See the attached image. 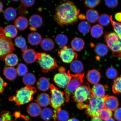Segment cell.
<instances>
[{"instance_id":"6da1fadb","label":"cell","mask_w":121,"mask_h":121,"mask_svg":"<svg viewBox=\"0 0 121 121\" xmlns=\"http://www.w3.org/2000/svg\"><path fill=\"white\" fill-rule=\"evenodd\" d=\"M55 10L54 19L60 26L73 25L78 21L80 11L72 1H69L60 4Z\"/></svg>"},{"instance_id":"7a4b0ae2","label":"cell","mask_w":121,"mask_h":121,"mask_svg":"<svg viewBox=\"0 0 121 121\" xmlns=\"http://www.w3.org/2000/svg\"><path fill=\"white\" fill-rule=\"evenodd\" d=\"M92 95L90 85L84 83L75 91L72 98L77 103L78 108L82 110L87 108Z\"/></svg>"},{"instance_id":"3957f363","label":"cell","mask_w":121,"mask_h":121,"mask_svg":"<svg viewBox=\"0 0 121 121\" xmlns=\"http://www.w3.org/2000/svg\"><path fill=\"white\" fill-rule=\"evenodd\" d=\"M37 91L35 87L26 86L17 90L16 95L10 97L9 100L14 102L18 106L23 105L33 100L34 95Z\"/></svg>"},{"instance_id":"277c9868","label":"cell","mask_w":121,"mask_h":121,"mask_svg":"<svg viewBox=\"0 0 121 121\" xmlns=\"http://www.w3.org/2000/svg\"><path fill=\"white\" fill-rule=\"evenodd\" d=\"M36 61L43 72H48L58 67L55 59L45 52H37Z\"/></svg>"},{"instance_id":"5b68a950","label":"cell","mask_w":121,"mask_h":121,"mask_svg":"<svg viewBox=\"0 0 121 121\" xmlns=\"http://www.w3.org/2000/svg\"><path fill=\"white\" fill-rule=\"evenodd\" d=\"M105 98H98L92 95L85 111L86 114L92 118L99 117L100 113L104 108Z\"/></svg>"},{"instance_id":"8992f818","label":"cell","mask_w":121,"mask_h":121,"mask_svg":"<svg viewBox=\"0 0 121 121\" xmlns=\"http://www.w3.org/2000/svg\"><path fill=\"white\" fill-rule=\"evenodd\" d=\"M84 75L83 73L75 74H71V80L64 90L66 102H69L71 95L84 83L83 78Z\"/></svg>"},{"instance_id":"52a82bcc","label":"cell","mask_w":121,"mask_h":121,"mask_svg":"<svg viewBox=\"0 0 121 121\" xmlns=\"http://www.w3.org/2000/svg\"><path fill=\"white\" fill-rule=\"evenodd\" d=\"M104 41L112 53L121 51V39L114 32H109L104 36Z\"/></svg>"},{"instance_id":"ba28073f","label":"cell","mask_w":121,"mask_h":121,"mask_svg":"<svg viewBox=\"0 0 121 121\" xmlns=\"http://www.w3.org/2000/svg\"><path fill=\"white\" fill-rule=\"evenodd\" d=\"M50 88L51 94V106L54 111H55L61 108V107L64 105V93L53 84L50 85Z\"/></svg>"},{"instance_id":"9c48e42d","label":"cell","mask_w":121,"mask_h":121,"mask_svg":"<svg viewBox=\"0 0 121 121\" xmlns=\"http://www.w3.org/2000/svg\"><path fill=\"white\" fill-rule=\"evenodd\" d=\"M15 50L11 39L6 37L4 34L0 36V60H4L7 55L13 53Z\"/></svg>"},{"instance_id":"30bf717a","label":"cell","mask_w":121,"mask_h":121,"mask_svg":"<svg viewBox=\"0 0 121 121\" xmlns=\"http://www.w3.org/2000/svg\"><path fill=\"white\" fill-rule=\"evenodd\" d=\"M59 56L64 62L71 63L78 58V54L72 48L67 46L63 47L58 51Z\"/></svg>"},{"instance_id":"8fae6325","label":"cell","mask_w":121,"mask_h":121,"mask_svg":"<svg viewBox=\"0 0 121 121\" xmlns=\"http://www.w3.org/2000/svg\"><path fill=\"white\" fill-rule=\"evenodd\" d=\"M71 78V73L68 71L67 73L60 72L56 74L54 77V81L59 87L64 88L67 86Z\"/></svg>"},{"instance_id":"7c38bea8","label":"cell","mask_w":121,"mask_h":121,"mask_svg":"<svg viewBox=\"0 0 121 121\" xmlns=\"http://www.w3.org/2000/svg\"><path fill=\"white\" fill-rule=\"evenodd\" d=\"M104 108L111 111H115L118 108L119 104L116 97L107 95L104 97Z\"/></svg>"},{"instance_id":"4fadbf2b","label":"cell","mask_w":121,"mask_h":121,"mask_svg":"<svg viewBox=\"0 0 121 121\" xmlns=\"http://www.w3.org/2000/svg\"><path fill=\"white\" fill-rule=\"evenodd\" d=\"M86 78L89 83L95 85L99 82L101 78V74L96 69H92L88 72Z\"/></svg>"},{"instance_id":"5bb4252c","label":"cell","mask_w":121,"mask_h":121,"mask_svg":"<svg viewBox=\"0 0 121 121\" xmlns=\"http://www.w3.org/2000/svg\"><path fill=\"white\" fill-rule=\"evenodd\" d=\"M37 54L34 49H28L23 53L22 58L25 62L28 64H32L37 60Z\"/></svg>"},{"instance_id":"9a60e30c","label":"cell","mask_w":121,"mask_h":121,"mask_svg":"<svg viewBox=\"0 0 121 121\" xmlns=\"http://www.w3.org/2000/svg\"><path fill=\"white\" fill-rule=\"evenodd\" d=\"M28 114L31 117H37L41 114L42 112L41 107L36 103H32L28 105L27 108Z\"/></svg>"},{"instance_id":"2e32d148","label":"cell","mask_w":121,"mask_h":121,"mask_svg":"<svg viewBox=\"0 0 121 121\" xmlns=\"http://www.w3.org/2000/svg\"><path fill=\"white\" fill-rule=\"evenodd\" d=\"M105 86L99 84L93 86L91 90L93 96L97 97L104 98L105 96Z\"/></svg>"},{"instance_id":"e0dca14e","label":"cell","mask_w":121,"mask_h":121,"mask_svg":"<svg viewBox=\"0 0 121 121\" xmlns=\"http://www.w3.org/2000/svg\"><path fill=\"white\" fill-rule=\"evenodd\" d=\"M30 27L35 29L40 28L43 24V20L41 17L37 14L32 16L29 19Z\"/></svg>"},{"instance_id":"ac0fdd59","label":"cell","mask_w":121,"mask_h":121,"mask_svg":"<svg viewBox=\"0 0 121 121\" xmlns=\"http://www.w3.org/2000/svg\"><path fill=\"white\" fill-rule=\"evenodd\" d=\"M85 43L84 40L81 38L76 37L72 40L71 46L74 51L80 52L84 48Z\"/></svg>"},{"instance_id":"d6986e66","label":"cell","mask_w":121,"mask_h":121,"mask_svg":"<svg viewBox=\"0 0 121 121\" xmlns=\"http://www.w3.org/2000/svg\"><path fill=\"white\" fill-rule=\"evenodd\" d=\"M15 26L21 31L26 29L28 26V22L26 17L19 16L17 18L14 22Z\"/></svg>"},{"instance_id":"ffe728a7","label":"cell","mask_w":121,"mask_h":121,"mask_svg":"<svg viewBox=\"0 0 121 121\" xmlns=\"http://www.w3.org/2000/svg\"><path fill=\"white\" fill-rule=\"evenodd\" d=\"M51 98L49 95L45 93H41L37 98V104L42 107L47 106L51 103Z\"/></svg>"},{"instance_id":"44dd1931","label":"cell","mask_w":121,"mask_h":121,"mask_svg":"<svg viewBox=\"0 0 121 121\" xmlns=\"http://www.w3.org/2000/svg\"><path fill=\"white\" fill-rule=\"evenodd\" d=\"M28 40L31 45H37L40 44L42 41V36L39 33L34 32L28 35Z\"/></svg>"},{"instance_id":"7402d4cb","label":"cell","mask_w":121,"mask_h":121,"mask_svg":"<svg viewBox=\"0 0 121 121\" xmlns=\"http://www.w3.org/2000/svg\"><path fill=\"white\" fill-rule=\"evenodd\" d=\"M86 16L88 22L90 23H94L97 22L99 16L97 11L91 9L87 10Z\"/></svg>"},{"instance_id":"603a6c76","label":"cell","mask_w":121,"mask_h":121,"mask_svg":"<svg viewBox=\"0 0 121 121\" xmlns=\"http://www.w3.org/2000/svg\"><path fill=\"white\" fill-rule=\"evenodd\" d=\"M41 47L45 51H51L55 48V45L52 39L49 38H45L42 40Z\"/></svg>"},{"instance_id":"cb8c5ba5","label":"cell","mask_w":121,"mask_h":121,"mask_svg":"<svg viewBox=\"0 0 121 121\" xmlns=\"http://www.w3.org/2000/svg\"><path fill=\"white\" fill-rule=\"evenodd\" d=\"M50 85L49 80L44 77L39 78L37 82L38 89L43 91H46L49 90Z\"/></svg>"},{"instance_id":"d4e9b609","label":"cell","mask_w":121,"mask_h":121,"mask_svg":"<svg viewBox=\"0 0 121 121\" xmlns=\"http://www.w3.org/2000/svg\"><path fill=\"white\" fill-rule=\"evenodd\" d=\"M4 74L7 79L10 81H13L16 79L17 77V71L14 68L9 66L4 68Z\"/></svg>"},{"instance_id":"484cf974","label":"cell","mask_w":121,"mask_h":121,"mask_svg":"<svg viewBox=\"0 0 121 121\" xmlns=\"http://www.w3.org/2000/svg\"><path fill=\"white\" fill-rule=\"evenodd\" d=\"M4 35L9 38H13L16 37L18 31L16 27L13 25H9L6 26L4 30Z\"/></svg>"},{"instance_id":"4316f807","label":"cell","mask_w":121,"mask_h":121,"mask_svg":"<svg viewBox=\"0 0 121 121\" xmlns=\"http://www.w3.org/2000/svg\"><path fill=\"white\" fill-rule=\"evenodd\" d=\"M4 19L7 20L13 21L16 19L17 16V13L13 8L9 7L4 10Z\"/></svg>"},{"instance_id":"83f0119b","label":"cell","mask_w":121,"mask_h":121,"mask_svg":"<svg viewBox=\"0 0 121 121\" xmlns=\"http://www.w3.org/2000/svg\"><path fill=\"white\" fill-rule=\"evenodd\" d=\"M4 60L6 65L12 67L16 66L18 64L19 59L16 54L13 53L7 55Z\"/></svg>"},{"instance_id":"f1b7e54d","label":"cell","mask_w":121,"mask_h":121,"mask_svg":"<svg viewBox=\"0 0 121 121\" xmlns=\"http://www.w3.org/2000/svg\"><path fill=\"white\" fill-rule=\"evenodd\" d=\"M70 68L73 72L77 74L81 73L84 69V66L81 61L75 60L72 62Z\"/></svg>"},{"instance_id":"f546056e","label":"cell","mask_w":121,"mask_h":121,"mask_svg":"<svg viewBox=\"0 0 121 121\" xmlns=\"http://www.w3.org/2000/svg\"><path fill=\"white\" fill-rule=\"evenodd\" d=\"M108 47L104 43H99L95 47V52L99 56H105L108 53Z\"/></svg>"},{"instance_id":"4dcf8cb0","label":"cell","mask_w":121,"mask_h":121,"mask_svg":"<svg viewBox=\"0 0 121 121\" xmlns=\"http://www.w3.org/2000/svg\"><path fill=\"white\" fill-rule=\"evenodd\" d=\"M54 112L56 116V119L58 121H67L69 120V113L66 110L60 108L54 111Z\"/></svg>"},{"instance_id":"1f68e13d","label":"cell","mask_w":121,"mask_h":121,"mask_svg":"<svg viewBox=\"0 0 121 121\" xmlns=\"http://www.w3.org/2000/svg\"><path fill=\"white\" fill-rule=\"evenodd\" d=\"M91 35L95 39L100 37L104 34V29L101 25L97 24L92 27L91 31Z\"/></svg>"},{"instance_id":"d6a6232c","label":"cell","mask_w":121,"mask_h":121,"mask_svg":"<svg viewBox=\"0 0 121 121\" xmlns=\"http://www.w3.org/2000/svg\"><path fill=\"white\" fill-rule=\"evenodd\" d=\"M56 43L62 48L66 46L68 42V38L66 35L60 34L57 35L55 39Z\"/></svg>"},{"instance_id":"836d02e7","label":"cell","mask_w":121,"mask_h":121,"mask_svg":"<svg viewBox=\"0 0 121 121\" xmlns=\"http://www.w3.org/2000/svg\"><path fill=\"white\" fill-rule=\"evenodd\" d=\"M15 43L16 46L21 49L23 52H25L28 49L25 39L22 36L17 37L15 40Z\"/></svg>"},{"instance_id":"e575fe53","label":"cell","mask_w":121,"mask_h":121,"mask_svg":"<svg viewBox=\"0 0 121 121\" xmlns=\"http://www.w3.org/2000/svg\"><path fill=\"white\" fill-rule=\"evenodd\" d=\"M91 26L88 22L83 21L80 23L78 26V30L80 33L83 35L87 34L90 32Z\"/></svg>"},{"instance_id":"d590c367","label":"cell","mask_w":121,"mask_h":121,"mask_svg":"<svg viewBox=\"0 0 121 121\" xmlns=\"http://www.w3.org/2000/svg\"><path fill=\"white\" fill-rule=\"evenodd\" d=\"M23 82L26 85L31 86L35 84L36 81L35 76L33 74L27 73L22 78Z\"/></svg>"},{"instance_id":"8d00e7d4","label":"cell","mask_w":121,"mask_h":121,"mask_svg":"<svg viewBox=\"0 0 121 121\" xmlns=\"http://www.w3.org/2000/svg\"><path fill=\"white\" fill-rule=\"evenodd\" d=\"M53 114L52 110L50 108H45L42 110L41 117L44 121H49L52 119Z\"/></svg>"},{"instance_id":"74e56055","label":"cell","mask_w":121,"mask_h":121,"mask_svg":"<svg viewBox=\"0 0 121 121\" xmlns=\"http://www.w3.org/2000/svg\"><path fill=\"white\" fill-rule=\"evenodd\" d=\"M113 93L116 95L121 94V76L114 80L112 86Z\"/></svg>"},{"instance_id":"f35d334b","label":"cell","mask_w":121,"mask_h":121,"mask_svg":"<svg viewBox=\"0 0 121 121\" xmlns=\"http://www.w3.org/2000/svg\"><path fill=\"white\" fill-rule=\"evenodd\" d=\"M98 21L99 24L103 26H108L111 22L110 16L105 13L100 15Z\"/></svg>"},{"instance_id":"ab89813d","label":"cell","mask_w":121,"mask_h":121,"mask_svg":"<svg viewBox=\"0 0 121 121\" xmlns=\"http://www.w3.org/2000/svg\"><path fill=\"white\" fill-rule=\"evenodd\" d=\"M105 74L107 78L111 79H116L118 75L117 69L112 67L108 68L106 71Z\"/></svg>"},{"instance_id":"60d3db41","label":"cell","mask_w":121,"mask_h":121,"mask_svg":"<svg viewBox=\"0 0 121 121\" xmlns=\"http://www.w3.org/2000/svg\"><path fill=\"white\" fill-rule=\"evenodd\" d=\"M0 118L2 121H15L10 112L4 110L0 112Z\"/></svg>"},{"instance_id":"b9f144b4","label":"cell","mask_w":121,"mask_h":121,"mask_svg":"<svg viewBox=\"0 0 121 121\" xmlns=\"http://www.w3.org/2000/svg\"><path fill=\"white\" fill-rule=\"evenodd\" d=\"M112 111L105 108H104L100 113L99 117L102 120H105L112 117Z\"/></svg>"},{"instance_id":"7bdbcfd3","label":"cell","mask_w":121,"mask_h":121,"mask_svg":"<svg viewBox=\"0 0 121 121\" xmlns=\"http://www.w3.org/2000/svg\"><path fill=\"white\" fill-rule=\"evenodd\" d=\"M110 17L111 22L113 27V30L121 39V23L113 21L112 15L110 16Z\"/></svg>"},{"instance_id":"ee69618b","label":"cell","mask_w":121,"mask_h":121,"mask_svg":"<svg viewBox=\"0 0 121 121\" xmlns=\"http://www.w3.org/2000/svg\"><path fill=\"white\" fill-rule=\"evenodd\" d=\"M17 73L20 76H24L28 72L27 66L22 63H20L18 65L17 68Z\"/></svg>"},{"instance_id":"f6af8a7d","label":"cell","mask_w":121,"mask_h":121,"mask_svg":"<svg viewBox=\"0 0 121 121\" xmlns=\"http://www.w3.org/2000/svg\"><path fill=\"white\" fill-rule=\"evenodd\" d=\"M100 0H85L84 4L86 7L91 9L94 8L98 5L101 2Z\"/></svg>"},{"instance_id":"bcb514c9","label":"cell","mask_w":121,"mask_h":121,"mask_svg":"<svg viewBox=\"0 0 121 121\" xmlns=\"http://www.w3.org/2000/svg\"><path fill=\"white\" fill-rule=\"evenodd\" d=\"M105 4L107 6L110 8H114L117 6L118 1V0H105Z\"/></svg>"},{"instance_id":"7dc6e473","label":"cell","mask_w":121,"mask_h":121,"mask_svg":"<svg viewBox=\"0 0 121 121\" xmlns=\"http://www.w3.org/2000/svg\"><path fill=\"white\" fill-rule=\"evenodd\" d=\"M20 2L22 5L25 7L28 8L31 7L34 5L35 1V0H22L20 1Z\"/></svg>"},{"instance_id":"c3c4849f","label":"cell","mask_w":121,"mask_h":121,"mask_svg":"<svg viewBox=\"0 0 121 121\" xmlns=\"http://www.w3.org/2000/svg\"><path fill=\"white\" fill-rule=\"evenodd\" d=\"M114 117L117 121H121V108H118L115 111Z\"/></svg>"},{"instance_id":"681fc988","label":"cell","mask_w":121,"mask_h":121,"mask_svg":"<svg viewBox=\"0 0 121 121\" xmlns=\"http://www.w3.org/2000/svg\"><path fill=\"white\" fill-rule=\"evenodd\" d=\"M7 85V83L4 82L3 78L0 77V94L2 93L4 90V87Z\"/></svg>"},{"instance_id":"f907efd6","label":"cell","mask_w":121,"mask_h":121,"mask_svg":"<svg viewBox=\"0 0 121 121\" xmlns=\"http://www.w3.org/2000/svg\"><path fill=\"white\" fill-rule=\"evenodd\" d=\"M115 17L116 20L121 22V12L116 13L115 15Z\"/></svg>"},{"instance_id":"816d5d0a","label":"cell","mask_w":121,"mask_h":121,"mask_svg":"<svg viewBox=\"0 0 121 121\" xmlns=\"http://www.w3.org/2000/svg\"><path fill=\"white\" fill-rule=\"evenodd\" d=\"M78 19L81 20H84L86 19V16L84 14H79L78 15Z\"/></svg>"},{"instance_id":"f5cc1de1","label":"cell","mask_w":121,"mask_h":121,"mask_svg":"<svg viewBox=\"0 0 121 121\" xmlns=\"http://www.w3.org/2000/svg\"><path fill=\"white\" fill-rule=\"evenodd\" d=\"M91 121H103L99 117H95L92 118Z\"/></svg>"},{"instance_id":"db71d44e","label":"cell","mask_w":121,"mask_h":121,"mask_svg":"<svg viewBox=\"0 0 121 121\" xmlns=\"http://www.w3.org/2000/svg\"><path fill=\"white\" fill-rule=\"evenodd\" d=\"M112 54L113 56L121 57V51L118 52L112 53Z\"/></svg>"},{"instance_id":"11a10c76","label":"cell","mask_w":121,"mask_h":121,"mask_svg":"<svg viewBox=\"0 0 121 121\" xmlns=\"http://www.w3.org/2000/svg\"><path fill=\"white\" fill-rule=\"evenodd\" d=\"M59 71L60 72H64L65 71V69L64 67H61L59 68Z\"/></svg>"},{"instance_id":"9f6ffc18","label":"cell","mask_w":121,"mask_h":121,"mask_svg":"<svg viewBox=\"0 0 121 121\" xmlns=\"http://www.w3.org/2000/svg\"><path fill=\"white\" fill-rule=\"evenodd\" d=\"M4 5L3 3L0 1V13L2 11L3 9Z\"/></svg>"},{"instance_id":"6f0895ef","label":"cell","mask_w":121,"mask_h":121,"mask_svg":"<svg viewBox=\"0 0 121 121\" xmlns=\"http://www.w3.org/2000/svg\"><path fill=\"white\" fill-rule=\"evenodd\" d=\"M4 34V30L0 26V36Z\"/></svg>"},{"instance_id":"680465c9","label":"cell","mask_w":121,"mask_h":121,"mask_svg":"<svg viewBox=\"0 0 121 121\" xmlns=\"http://www.w3.org/2000/svg\"><path fill=\"white\" fill-rule=\"evenodd\" d=\"M67 121H79L78 119L75 118H72L69 119Z\"/></svg>"},{"instance_id":"91938a15","label":"cell","mask_w":121,"mask_h":121,"mask_svg":"<svg viewBox=\"0 0 121 121\" xmlns=\"http://www.w3.org/2000/svg\"><path fill=\"white\" fill-rule=\"evenodd\" d=\"M104 121H115L114 119L112 118H110L109 119H107L106 120H105Z\"/></svg>"},{"instance_id":"94428289","label":"cell","mask_w":121,"mask_h":121,"mask_svg":"<svg viewBox=\"0 0 121 121\" xmlns=\"http://www.w3.org/2000/svg\"><path fill=\"white\" fill-rule=\"evenodd\" d=\"M0 121H2V120H1L0 118Z\"/></svg>"}]
</instances>
